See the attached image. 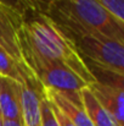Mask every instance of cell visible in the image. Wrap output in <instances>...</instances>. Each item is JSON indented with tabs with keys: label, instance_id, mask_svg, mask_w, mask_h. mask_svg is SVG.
Returning <instances> with one entry per match:
<instances>
[{
	"label": "cell",
	"instance_id": "3",
	"mask_svg": "<svg viewBox=\"0 0 124 126\" xmlns=\"http://www.w3.org/2000/svg\"><path fill=\"white\" fill-rule=\"evenodd\" d=\"M18 44L21 61L38 80L43 88L56 91L74 103L82 104L80 91L88 87L86 82H84L76 72H73L67 66L58 63H52L38 55L26 42L21 30L18 32Z\"/></svg>",
	"mask_w": 124,
	"mask_h": 126
},
{
	"label": "cell",
	"instance_id": "2",
	"mask_svg": "<svg viewBox=\"0 0 124 126\" xmlns=\"http://www.w3.org/2000/svg\"><path fill=\"white\" fill-rule=\"evenodd\" d=\"M46 15L68 37L99 33L124 43V21L116 18L97 0H56Z\"/></svg>",
	"mask_w": 124,
	"mask_h": 126
},
{
	"label": "cell",
	"instance_id": "14",
	"mask_svg": "<svg viewBox=\"0 0 124 126\" xmlns=\"http://www.w3.org/2000/svg\"><path fill=\"white\" fill-rule=\"evenodd\" d=\"M0 2H2L4 5H6V6L11 7L12 10L17 11V12H18L20 15H22V16H23L28 10L34 9L28 0H0Z\"/></svg>",
	"mask_w": 124,
	"mask_h": 126
},
{
	"label": "cell",
	"instance_id": "1",
	"mask_svg": "<svg viewBox=\"0 0 124 126\" xmlns=\"http://www.w3.org/2000/svg\"><path fill=\"white\" fill-rule=\"evenodd\" d=\"M21 33L41 58L67 66L88 86L96 82L72 39L46 14L35 9L28 10L23 15Z\"/></svg>",
	"mask_w": 124,
	"mask_h": 126
},
{
	"label": "cell",
	"instance_id": "15",
	"mask_svg": "<svg viewBox=\"0 0 124 126\" xmlns=\"http://www.w3.org/2000/svg\"><path fill=\"white\" fill-rule=\"evenodd\" d=\"M46 99V98H45ZM47 100V99H46ZM47 103H49V105H50V108H51V110H52V114H54V116H55V119H56V121L58 123V126H76L57 107H55L52 103H50L49 100H47Z\"/></svg>",
	"mask_w": 124,
	"mask_h": 126
},
{
	"label": "cell",
	"instance_id": "8",
	"mask_svg": "<svg viewBox=\"0 0 124 126\" xmlns=\"http://www.w3.org/2000/svg\"><path fill=\"white\" fill-rule=\"evenodd\" d=\"M0 118L21 123L20 82L4 76H0Z\"/></svg>",
	"mask_w": 124,
	"mask_h": 126
},
{
	"label": "cell",
	"instance_id": "9",
	"mask_svg": "<svg viewBox=\"0 0 124 126\" xmlns=\"http://www.w3.org/2000/svg\"><path fill=\"white\" fill-rule=\"evenodd\" d=\"M43 94L50 103L57 107L76 126H92L82 104L74 103L66 95L49 88H43Z\"/></svg>",
	"mask_w": 124,
	"mask_h": 126
},
{
	"label": "cell",
	"instance_id": "13",
	"mask_svg": "<svg viewBox=\"0 0 124 126\" xmlns=\"http://www.w3.org/2000/svg\"><path fill=\"white\" fill-rule=\"evenodd\" d=\"M40 108H41V125L43 126H58V123L56 121L52 110L47 103V100L45 99L44 94L41 95V103H40Z\"/></svg>",
	"mask_w": 124,
	"mask_h": 126
},
{
	"label": "cell",
	"instance_id": "7",
	"mask_svg": "<svg viewBox=\"0 0 124 126\" xmlns=\"http://www.w3.org/2000/svg\"><path fill=\"white\" fill-rule=\"evenodd\" d=\"M100 105L114 119L118 126H124V87L94 82L89 86Z\"/></svg>",
	"mask_w": 124,
	"mask_h": 126
},
{
	"label": "cell",
	"instance_id": "10",
	"mask_svg": "<svg viewBox=\"0 0 124 126\" xmlns=\"http://www.w3.org/2000/svg\"><path fill=\"white\" fill-rule=\"evenodd\" d=\"M80 100L92 126H118L114 119L96 100L89 86L80 91Z\"/></svg>",
	"mask_w": 124,
	"mask_h": 126
},
{
	"label": "cell",
	"instance_id": "16",
	"mask_svg": "<svg viewBox=\"0 0 124 126\" xmlns=\"http://www.w3.org/2000/svg\"><path fill=\"white\" fill-rule=\"evenodd\" d=\"M28 1L31 2V5H32L35 10L46 14L47 10L50 9V6H51L56 0H28Z\"/></svg>",
	"mask_w": 124,
	"mask_h": 126
},
{
	"label": "cell",
	"instance_id": "12",
	"mask_svg": "<svg viewBox=\"0 0 124 126\" xmlns=\"http://www.w3.org/2000/svg\"><path fill=\"white\" fill-rule=\"evenodd\" d=\"M116 18L124 21V0H97Z\"/></svg>",
	"mask_w": 124,
	"mask_h": 126
},
{
	"label": "cell",
	"instance_id": "18",
	"mask_svg": "<svg viewBox=\"0 0 124 126\" xmlns=\"http://www.w3.org/2000/svg\"><path fill=\"white\" fill-rule=\"evenodd\" d=\"M0 126H2V119L0 118Z\"/></svg>",
	"mask_w": 124,
	"mask_h": 126
},
{
	"label": "cell",
	"instance_id": "4",
	"mask_svg": "<svg viewBox=\"0 0 124 126\" xmlns=\"http://www.w3.org/2000/svg\"><path fill=\"white\" fill-rule=\"evenodd\" d=\"M86 65H94L124 75V45L122 42L99 33L69 36Z\"/></svg>",
	"mask_w": 124,
	"mask_h": 126
},
{
	"label": "cell",
	"instance_id": "5",
	"mask_svg": "<svg viewBox=\"0 0 124 126\" xmlns=\"http://www.w3.org/2000/svg\"><path fill=\"white\" fill-rule=\"evenodd\" d=\"M21 126L41 125L43 86L21 61Z\"/></svg>",
	"mask_w": 124,
	"mask_h": 126
},
{
	"label": "cell",
	"instance_id": "6",
	"mask_svg": "<svg viewBox=\"0 0 124 126\" xmlns=\"http://www.w3.org/2000/svg\"><path fill=\"white\" fill-rule=\"evenodd\" d=\"M22 26L23 16L0 2V47L17 61H21L18 32Z\"/></svg>",
	"mask_w": 124,
	"mask_h": 126
},
{
	"label": "cell",
	"instance_id": "17",
	"mask_svg": "<svg viewBox=\"0 0 124 126\" xmlns=\"http://www.w3.org/2000/svg\"><path fill=\"white\" fill-rule=\"evenodd\" d=\"M2 126H21V123L10 121V120H2Z\"/></svg>",
	"mask_w": 124,
	"mask_h": 126
},
{
	"label": "cell",
	"instance_id": "11",
	"mask_svg": "<svg viewBox=\"0 0 124 126\" xmlns=\"http://www.w3.org/2000/svg\"><path fill=\"white\" fill-rule=\"evenodd\" d=\"M0 76L21 82V61L15 60L0 47Z\"/></svg>",
	"mask_w": 124,
	"mask_h": 126
}]
</instances>
